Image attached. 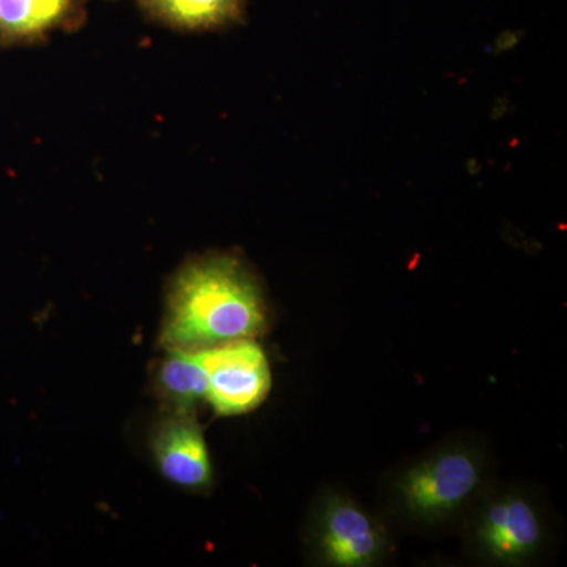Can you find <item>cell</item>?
<instances>
[{
    "instance_id": "obj_1",
    "label": "cell",
    "mask_w": 567,
    "mask_h": 567,
    "mask_svg": "<svg viewBox=\"0 0 567 567\" xmlns=\"http://www.w3.org/2000/svg\"><path fill=\"white\" fill-rule=\"evenodd\" d=\"M267 327V306L256 276L233 254H207L182 265L166 295L159 344L199 350L252 339Z\"/></svg>"
},
{
    "instance_id": "obj_2",
    "label": "cell",
    "mask_w": 567,
    "mask_h": 567,
    "mask_svg": "<svg viewBox=\"0 0 567 567\" xmlns=\"http://www.w3.org/2000/svg\"><path fill=\"white\" fill-rule=\"evenodd\" d=\"M207 372V395L216 415L235 416L262 404L271 386L267 357L251 339L199 350Z\"/></svg>"
},
{
    "instance_id": "obj_3",
    "label": "cell",
    "mask_w": 567,
    "mask_h": 567,
    "mask_svg": "<svg viewBox=\"0 0 567 567\" xmlns=\"http://www.w3.org/2000/svg\"><path fill=\"white\" fill-rule=\"evenodd\" d=\"M480 481V462L472 453L443 451L406 473L401 483L402 503L413 516L435 520L464 505Z\"/></svg>"
},
{
    "instance_id": "obj_4",
    "label": "cell",
    "mask_w": 567,
    "mask_h": 567,
    "mask_svg": "<svg viewBox=\"0 0 567 567\" xmlns=\"http://www.w3.org/2000/svg\"><path fill=\"white\" fill-rule=\"evenodd\" d=\"M151 450L159 473L174 486L189 492L212 487L210 454L194 413H164L153 427Z\"/></svg>"
},
{
    "instance_id": "obj_5",
    "label": "cell",
    "mask_w": 567,
    "mask_h": 567,
    "mask_svg": "<svg viewBox=\"0 0 567 567\" xmlns=\"http://www.w3.org/2000/svg\"><path fill=\"white\" fill-rule=\"evenodd\" d=\"M89 0H0V50L33 47L55 32L80 31Z\"/></svg>"
},
{
    "instance_id": "obj_6",
    "label": "cell",
    "mask_w": 567,
    "mask_h": 567,
    "mask_svg": "<svg viewBox=\"0 0 567 567\" xmlns=\"http://www.w3.org/2000/svg\"><path fill=\"white\" fill-rule=\"evenodd\" d=\"M320 550L334 566L371 565L383 548V537L372 518L346 499L324 507L319 529Z\"/></svg>"
},
{
    "instance_id": "obj_7",
    "label": "cell",
    "mask_w": 567,
    "mask_h": 567,
    "mask_svg": "<svg viewBox=\"0 0 567 567\" xmlns=\"http://www.w3.org/2000/svg\"><path fill=\"white\" fill-rule=\"evenodd\" d=\"M477 537L488 557L516 563L535 554L543 539V528L527 499L507 496L487 507Z\"/></svg>"
},
{
    "instance_id": "obj_8",
    "label": "cell",
    "mask_w": 567,
    "mask_h": 567,
    "mask_svg": "<svg viewBox=\"0 0 567 567\" xmlns=\"http://www.w3.org/2000/svg\"><path fill=\"white\" fill-rule=\"evenodd\" d=\"M148 21L175 32L223 31L241 24L248 0H136Z\"/></svg>"
},
{
    "instance_id": "obj_9",
    "label": "cell",
    "mask_w": 567,
    "mask_h": 567,
    "mask_svg": "<svg viewBox=\"0 0 567 567\" xmlns=\"http://www.w3.org/2000/svg\"><path fill=\"white\" fill-rule=\"evenodd\" d=\"M153 385L166 412L194 413L207 395V372L199 352L166 350L156 364Z\"/></svg>"
}]
</instances>
